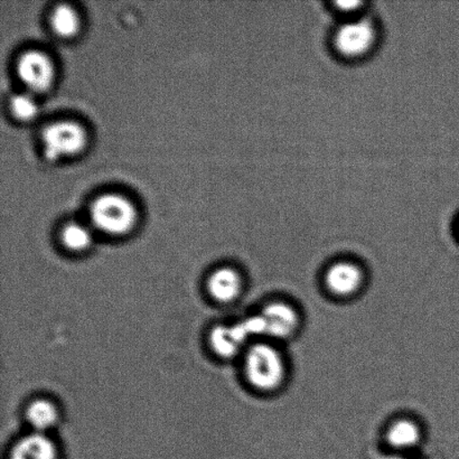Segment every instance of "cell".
<instances>
[{"label":"cell","instance_id":"obj_4","mask_svg":"<svg viewBox=\"0 0 459 459\" xmlns=\"http://www.w3.org/2000/svg\"><path fill=\"white\" fill-rule=\"evenodd\" d=\"M17 74L30 92L40 93L52 87L56 69L47 54L29 51L18 61Z\"/></svg>","mask_w":459,"mask_h":459},{"label":"cell","instance_id":"obj_9","mask_svg":"<svg viewBox=\"0 0 459 459\" xmlns=\"http://www.w3.org/2000/svg\"><path fill=\"white\" fill-rule=\"evenodd\" d=\"M11 459H56V448L47 436L33 434L17 443Z\"/></svg>","mask_w":459,"mask_h":459},{"label":"cell","instance_id":"obj_11","mask_svg":"<svg viewBox=\"0 0 459 459\" xmlns=\"http://www.w3.org/2000/svg\"><path fill=\"white\" fill-rule=\"evenodd\" d=\"M386 439L394 448L408 449L420 443V431L412 421L399 420L390 427Z\"/></svg>","mask_w":459,"mask_h":459},{"label":"cell","instance_id":"obj_17","mask_svg":"<svg viewBox=\"0 0 459 459\" xmlns=\"http://www.w3.org/2000/svg\"><path fill=\"white\" fill-rule=\"evenodd\" d=\"M385 459H409V458H404V457H388V458H385Z\"/></svg>","mask_w":459,"mask_h":459},{"label":"cell","instance_id":"obj_3","mask_svg":"<svg viewBox=\"0 0 459 459\" xmlns=\"http://www.w3.org/2000/svg\"><path fill=\"white\" fill-rule=\"evenodd\" d=\"M42 142L45 159L56 161L82 152L88 137L74 121H57L44 130Z\"/></svg>","mask_w":459,"mask_h":459},{"label":"cell","instance_id":"obj_2","mask_svg":"<svg viewBox=\"0 0 459 459\" xmlns=\"http://www.w3.org/2000/svg\"><path fill=\"white\" fill-rule=\"evenodd\" d=\"M246 371L250 384L263 391L277 389L286 372L281 353L267 344H256L250 349L247 354Z\"/></svg>","mask_w":459,"mask_h":459},{"label":"cell","instance_id":"obj_8","mask_svg":"<svg viewBox=\"0 0 459 459\" xmlns=\"http://www.w3.org/2000/svg\"><path fill=\"white\" fill-rule=\"evenodd\" d=\"M241 278L234 270L221 268L209 279L210 294L220 303H230L237 299L241 291Z\"/></svg>","mask_w":459,"mask_h":459},{"label":"cell","instance_id":"obj_13","mask_svg":"<svg viewBox=\"0 0 459 459\" xmlns=\"http://www.w3.org/2000/svg\"><path fill=\"white\" fill-rule=\"evenodd\" d=\"M27 420L36 430L43 431L56 424L58 413L52 403L48 400H36L27 409Z\"/></svg>","mask_w":459,"mask_h":459},{"label":"cell","instance_id":"obj_6","mask_svg":"<svg viewBox=\"0 0 459 459\" xmlns=\"http://www.w3.org/2000/svg\"><path fill=\"white\" fill-rule=\"evenodd\" d=\"M261 316L265 325V335L274 339H287L296 331L299 324L295 310L282 303L270 304Z\"/></svg>","mask_w":459,"mask_h":459},{"label":"cell","instance_id":"obj_15","mask_svg":"<svg viewBox=\"0 0 459 459\" xmlns=\"http://www.w3.org/2000/svg\"><path fill=\"white\" fill-rule=\"evenodd\" d=\"M11 107L13 115L18 119L29 121L39 115V107L33 94L30 92L18 93L11 99Z\"/></svg>","mask_w":459,"mask_h":459},{"label":"cell","instance_id":"obj_12","mask_svg":"<svg viewBox=\"0 0 459 459\" xmlns=\"http://www.w3.org/2000/svg\"><path fill=\"white\" fill-rule=\"evenodd\" d=\"M51 22L54 31L61 38H74L80 30L78 13L69 4H58L53 11Z\"/></svg>","mask_w":459,"mask_h":459},{"label":"cell","instance_id":"obj_10","mask_svg":"<svg viewBox=\"0 0 459 459\" xmlns=\"http://www.w3.org/2000/svg\"><path fill=\"white\" fill-rule=\"evenodd\" d=\"M211 345L219 355L224 358L233 357L238 353L240 345L247 340L240 330V326L215 327L211 333Z\"/></svg>","mask_w":459,"mask_h":459},{"label":"cell","instance_id":"obj_14","mask_svg":"<svg viewBox=\"0 0 459 459\" xmlns=\"http://www.w3.org/2000/svg\"><path fill=\"white\" fill-rule=\"evenodd\" d=\"M62 241L67 249L83 251L91 245L92 234L83 224L74 222L63 230Z\"/></svg>","mask_w":459,"mask_h":459},{"label":"cell","instance_id":"obj_16","mask_svg":"<svg viewBox=\"0 0 459 459\" xmlns=\"http://www.w3.org/2000/svg\"><path fill=\"white\" fill-rule=\"evenodd\" d=\"M337 6L343 12H352L355 8L361 6V3L352 2V3H337Z\"/></svg>","mask_w":459,"mask_h":459},{"label":"cell","instance_id":"obj_7","mask_svg":"<svg viewBox=\"0 0 459 459\" xmlns=\"http://www.w3.org/2000/svg\"><path fill=\"white\" fill-rule=\"evenodd\" d=\"M363 276L357 265L349 263L333 264L325 274V283L333 294L350 296L361 287Z\"/></svg>","mask_w":459,"mask_h":459},{"label":"cell","instance_id":"obj_1","mask_svg":"<svg viewBox=\"0 0 459 459\" xmlns=\"http://www.w3.org/2000/svg\"><path fill=\"white\" fill-rule=\"evenodd\" d=\"M94 227L110 236H123L132 231L137 221L136 208L119 195L98 197L91 206Z\"/></svg>","mask_w":459,"mask_h":459},{"label":"cell","instance_id":"obj_5","mask_svg":"<svg viewBox=\"0 0 459 459\" xmlns=\"http://www.w3.org/2000/svg\"><path fill=\"white\" fill-rule=\"evenodd\" d=\"M375 30L370 22L359 21L341 27L335 35V48L342 56H361L372 48Z\"/></svg>","mask_w":459,"mask_h":459}]
</instances>
